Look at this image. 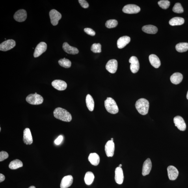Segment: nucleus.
Listing matches in <instances>:
<instances>
[{
	"instance_id": "1",
	"label": "nucleus",
	"mask_w": 188,
	"mask_h": 188,
	"mask_svg": "<svg viewBox=\"0 0 188 188\" xmlns=\"http://www.w3.org/2000/svg\"><path fill=\"white\" fill-rule=\"evenodd\" d=\"M54 116L58 119L66 122H70L72 120L71 114L66 110L61 107L56 108L53 112Z\"/></svg>"
},
{
	"instance_id": "2",
	"label": "nucleus",
	"mask_w": 188,
	"mask_h": 188,
	"mask_svg": "<svg viewBox=\"0 0 188 188\" xmlns=\"http://www.w3.org/2000/svg\"><path fill=\"white\" fill-rule=\"evenodd\" d=\"M135 106L136 109L140 114L142 115H146L148 112L149 101L145 99H140L136 101Z\"/></svg>"
},
{
	"instance_id": "3",
	"label": "nucleus",
	"mask_w": 188,
	"mask_h": 188,
	"mask_svg": "<svg viewBox=\"0 0 188 188\" xmlns=\"http://www.w3.org/2000/svg\"><path fill=\"white\" fill-rule=\"evenodd\" d=\"M105 106L107 111L110 113L114 114L118 113V106L115 101L111 97H107L105 101Z\"/></svg>"
},
{
	"instance_id": "4",
	"label": "nucleus",
	"mask_w": 188,
	"mask_h": 188,
	"mask_svg": "<svg viewBox=\"0 0 188 188\" xmlns=\"http://www.w3.org/2000/svg\"><path fill=\"white\" fill-rule=\"evenodd\" d=\"M26 101L30 104L39 105L42 104L44 99L41 96L35 93L34 94L29 95L26 98Z\"/></svg>"
},
{
	"instance_id": "5",
	"label": "nucleus",
	"mask_w": 188,
	"mask_h": 188,
	"mask_svg": "<svg viewBox=\"0 0 188 188\" xmlns=\"http://www.w3.org/2000/svg\"><path fill=\"white\" fill-rule=\"evenodd\" d=\"M49 17L51 19L52 24L55 26L58 24L59 21L61 19L62 16L57 10L53 9L51 10L49 13Z\"/></svg>"
},
{
	"instance_id": "6",
	"label": "nucleus",
	"mask_w": 188,
	"mask_h": 188,
	"mask_svg": "<svg viewBox=\"0 0 188 188\" xmlns=\"http://www.w3.org/2000/svg\"><path fill=\"white\" fill-rule=\"evenodd\" d=\"M16 45L15 41L13 40H8L1 43L0 44V50L3 51H6L12 49Z\"/></svg>"
},
{
	"instance_id": "7",
	"label": "nucleus",
	"mask_w": 188,
	"mask_h": 188,
	"mask_svg": "<svg viewBox=\"0 0 188 188\" xmlns=\"http://www.w3.org/2000/svg\"><path fill=\"white\" fill-rule=\"evenodd\" d=\"M140 10V7L134 4H128L125 5L122 10L123 12L129 14L137 13Z\"/></svg>"
},
{
	"instance_id": "8",
	"label": "nucleus",
	"mask_w": 188,
	"mask_h": 188,
	"mask_svg": "<svg viewBox=\"0 0 188 188\" xmlns=\"http://www.w3.org/2000/svg\"><path fill=\"white\" fill-rule=\"evenodd\" d=\"M47 45L46 43L44 42H40L38 44L35 49L34 54V58H37L45 52L46 50Z\"/></svg>"
},
{
	"instance_id": "9",
	"label": "nucleus",
	"mask_w": 188,
	"mask_h": 188,
	"mask_svg": "<svg viewBox=\"0 0 188 188\" xmlns=\"http://www.w3.org/2000/svg\"><path fill=\"white\" fill-rule=\"evenodd\" d=\"M174 122L175 126L178 127L179 130L184 131L186 129V124L183 118L181 116H178L175 117Z\"/></svg>"
},
{
	"instance_id": "10",
	"label": "nucleus",
	"mask_w": 188,
	"mask_h": 188,
	"mask_svg": "<svg viewBox=\"0 0 188 188\" xmlns=\"http://www.w3.org/2000/svg\"><path fill=\"white\" fill-rule=\"evenodd\" d=\"M129 62L131 64L130 70L133 73H137L139 69V63L137 58L135 56H132L129 59Z\"/></svg>"
},
{
	"instance_id": "11",
	"label": "nucleus",
	"mask_w": 188,
	"mask_h": 188,
	"mask_svg": "<svg viewBox=\"0 0 188 188\" xmlns=\"http://www.w3.org/2000/svg\"><path fill=\"white\" fill-rule=\"evenodd\" d=\"M115 151V144L111 140L108 141L105 146V151L108 157H113Z\"/></svg>"
},
{
	"instance_id": "12",
	"label": "nucleus",
	"mask_w": 188,
	"mask_h": 188,
	"mask_svg": "<svg viewBox=\"0 0 188 188\" xmlns=\"http://www.w3.org/2000/svg\"><path fill=\"white\" fill-rule=\"evenodd\" d=\"M118 63L115 59H112L109 60L106 65V68L108 71L111 73H114L116 72L117 70Z\"/></svg>"
},
{
	"instance_id": "13",
	"label": "nucleus",
	"mask_w": 188,
	"mask_h": 188,
	"mask_svg": "<svg viewBox=\"0 0 188 188\" xmlns=\"http://www.w3.org/2000/svg\"><path fill=\"white\" fill-rule=\"evenodd\" d=\"M27 18V13L25 10H19L15 13L14 18L18 22H22L26 20Z\"/></svg>"
},
{
	"instance_id": "14",
	"label": "nucleus",
	"mask_w": 188,
	"mask_h": 188,
	"mask_svg": "<svg viewBox=\"0 0 188 188\" xmlns=\"http://www.w3.org/2000/svg\"><path fill=\"white\" fill-rule=\"evenodd\" d=\"M169 178L170 180L174 181L178 178L179 172L178 169L174 166H170L167 168Z\"/></svg>"
},
{
	"instance_id": "15",
	"label": "nucleus",
	"mask_w": 188,
	"mask_h": 188,
	"mask_svg": "<svg viewBox=\"0 0 188 188\" xmlns=\"http://www.w3.org/2000/svg\"><path fill=\"white\" fill-rule=\"evenodd\" d=\"M124 175L121 168L118 167L115 170V179L116 182L118 184H121L124 180Z\"/></svg>"
},
{
	"instance_id": "16",
	"label": "nucleus",
	"mask_w": 188,
	"mask_h": 188,
	"mask_svg": "<svg viewBox=\"0 0 188 188\" xmlns=\"http://www.w3.org/2000/svg\"><path fill=\"white\" fill-rule=\"evenodd\" d=\"M53 87L59 91H63L66 89L67 84L65 82L61 80H55L52 82Z\"/></svg>"
},
{
	"instance_id": "17",
	"label": "nucleus",
	"mask_w": 188,
	"mask_h": 188,
	"mask_svg": "<svg viewBox=\"0 0 188 188\" xmlns=\"http://www.w3.org/2000/svg\"><path fill=\"white\" fill-rule=\"evenodd\" d=\"M23 141L26 145H31L33 142L31 131L28 128H25L23 131Z\"/></svg>"
},
{
	"instance_id": "18",
	"label": "nucleus",
	"mask_w": 188,
	"mask_h": 188,
	"mask_svg": "<svg viewBox=\"0 0 188 188\" xmlns=\"http://www.w3.org/2000/svg\"><path fill=\"white\" fill-rule=\"evenodd\" d=\"M152 168V163L150 159H147L144 162L142 168V175L145 176L150 174Z\"/></svg>"
},
{
	"instance_id": "19",
	"label": "nucleus",
	"mask_w": 188,
	"mask_h": 188,
	"mask_svg": "<svg viewBox=\"0 0 188 188\" xmlns=\"http://www.w3.org/2000/svg\"><path fill=\"white\" fill-rule=\"evenodd\" d=\"M73 178L72 176L68 175L64 177L62 179L60 187L61 188H67L72 185Z\"/></svg>"
},
{
	"instance_id": "20",
	"label": "nucleus",
	"mask_w": 188,
	"mask_h": 188,
	"mask_svg": "<svg viewBox=\"0 0 188 188\" xmlns=\"http://www.w3.org/2000/svg\"><path fill=\"white\" fill-rule=\"evenodd\" d=\"M62 48L66 52L70 55H75L79 53L78 49L70 46L67 43L65 42L63 44Z\"/></svg>"
},
{
	"instance_id": "21",
	"label": "nucleus",
	"mask_w": 188,
	"mask_h": 188,
	"mask_svg": "<svg viewBox=\"0 0 188 188\" xmlns=\"http://www.w3.org/2000/svg\"><path fill=\"white\" fill-rule=\"evenodd\" d=\"M130 38L128 36H124L118 39L117 41V45L118 48H124L127 44L130 42Z\"/></svg>"
},
{
	"instance_id": "22",
	"label": "nucleus",
	"mask_w": 188,
	"mask_h": 188,
	"mask_svg": "<svg viewBox=\"0 0 188 188\" xmlns=\"http://www.w3.org/2000/svg\"><path fill=\"white\" fill-rule=\"evenodd\" d=\"M149 61L151 65L154 68H157L161 65V61L156 55L152 54L149 56Z\"/></svg>"
},
{
	"instance_id": "23",
	"label": "nucleus",
	"mask_w": 188,
	"mask_h": 188,
	"mask_svg": "<svg viewBox=\"0 0 188 188\" xmlns=\"http://www.w3.org/2000/svg\"><path fill=\"white\" fill-rule=\"evenodd\" d=\"M88 161L92 165L97 166L100 163V158L99 155L96 153H91L88 157Z\"/></svg>"
},
{
	"instance_id": "24",
	"label": "nucleus",
	"mask_w": 188,
	"mask_h": 188,
	"mask_svg": "<svg viewBox=\"0 0 188 188\" xmlns=\"http://www.w3.org/2000/svg\"><path fill=\"white\" fill-rule=\"evenodd\" d=\"M172 83L175 84H178L181 82L183 79V76L179 73H175L173 74L170 77Z\"/></svg>"
},
{
	"instance_id": "25",
	"label": "nucleus",
	"mask_w": 188,
	"mask_h": 188,
	"mask_svg": "<svg viewBox=\"0 0 188 188\" xmlns=\"http://www.w3.org/2000/svg\"><path fill=\"white\" fill-rule=\"evenodd\" d=\"M142 29L145 33L149 34H155L158 31L157 28L152 25H145L142 27Z\"/></svg>"
},
{
	"instance_id": "26",
	"label": "nucleus",
	"mask_w": 188,
	"mask_h": 188,
	"mask_svg": "<svg viewBox=\"0 0 188 188\" xmlns=\"http://www.w3.org/2000/svg\"><path fill=\"white\" fill-rule=\"evenodd\" d=\"M86 106L90 111H94V103L92 97L89 94H88L86 96Z\"/></svg>"
},
{
	"instance_id": "27",
	"label": "nucleus",
	"mask_w": 188,
	"mask_h": 188,
	"mask_svg": "<svg viewBox=\"0 0 188 188\" xmlns=\"http://www.w3.org/2000/svg\"><path fill=\"white\" fill-rule=\"evenodd\" d=\"M94 178V175L92 172H88L86 173L84 177V181L86 185H91L93 182Z\"/></svg>"
},
{
	"instance_id": "28",
	"label": "nucleus",
	"mask_w": 188,
	"mask_h": 188,
	"mask_svg": "<svg viewBox=\"0 0 188 188\" xmlns=\"http://www.w3.org/2000/svg\"><path fill=\"white\" fill-rule=\"evenodd\" d=\"M184 23V19L178 17H175L171 19L169 21V24L172 26L181 25Z\"/></svg>"
},
{
	"instance_id": "29",
	"label": "nucleus",
	"mask_w": 188,
	"mask_h": 188,
	"mask_svg": "<svg viewBox=\"0 0 188 188\" xmlns=\"http://www.w3.org/2000/svg\"><path fill=\"white\" fill-rule=\"evenodd\" d=\"M23 163L20 160L16 159L10 162L9 167L11 169H16L23 166Z\"/></svg>"
},
{
	"instance_id": "30",
	"label": "nucleus",
	"mask_w": 188,
	"mask_h": 188,
	"mask_svg": "<svg viewBox=\"0 0 188 188\" xmlns=\"http://www.w3.org/2000/svg\"><path fill=\"white\" fill-rule=\"evenodd\" d=\"M176 50L179 52H184L188 50V43H181L177 44L176 46Z\"/></svg>"
},
{
	"instance_id": "31",
	"label": "nucleus",
	"mask_w": 188,
	"mask_h": 188,
	"mask_svg": "<svg viewBox=\"0 0 188 188\" xmlns=\"http://www.w3.org/2000/svg\"><path fill=\"white\" fill-rule=\"evenodd\" d=\"M58 63L60 66L63 67L68 68L70 67L72 63L70 60L64 58L59 60Z\"/></svg>"
},
{
	"instance_id": "32",
	"label": "nucleus",
	"mask_w": 188,
	"mask_h": 188,
	"mask_svg": "<svg viewBox=\"0 0 188 188\" xmlns=\"http://www.w3.org/2000/svg\"><path fill=\"white\" fill-rule=\"evenodd\" d=\"M118 25L117 21L116 20H110L107 21L105 24L106 26L108 28L116 27Z\"/></svg>"
},
{
	"instance_id": "33",
	"label": "nucleus",
	"mask_w": 188,
	"mask_h": 188,
	"mask_svg": "<svg viewBox=\"0 0 188 188\" xmlns=\"http://www.w3.org/2000/svg\"><path fill=\"white\" fill-rule=\"evenodd\" d=\"M160 7L163 9H167L170 5V2L167 0H162L158 2Z\"/></svg>"
},
{
	"instance_id": "34",
	"label": "nucleus",
	"mask_w": 188,
	"mask_h": 188,
	"mask_svg": "<svg viewBox=\"0 0 188 188\" xmlns=\"http://www.w3.org/2000/svg\"><path fill=\"white\" fill-rule=\"evenodd\" d=\"M173 11L177 13H181L184 12V9L181 4L179 3H176L172 8Z\"/></svg>"
},
{
	"instance_id": "35",
	"label": "nucleus",
	"mask_w": 188,
	"mask_h": 188,
	"mask_svg": "<svg viewBox=\"0 0 188 188\" xmlns=\"http://www.w3.org/2000/svg\"><path fill=\"white\" fill-rule=\"evenodd\" d=\"M101 45L100 43H94L92 45L91 49L95 53H100L101 51Z\"/></svg>"
},
{
	"instance_id": "36",
	"label": "nucleus",
	"mask_w": 188,
	"mask_h": 188,
	"mask_svg": "<svg viewBox=\"0 0 188 188\" xmlns=\"http://www.w3.org/2000/svg\"><path fill=\"white\" fill-rule=\"evenodd\" d=\"M8 154L5 151H2L0 152V161L1 162L7 159L8 157Z\"/></svg>"
},
{
	"instance_id": "37",
	"label": "nucleus",
	"mask_w": 188,
	"mask_h": 188,
	"mask_svg": "<svg viewBox=\"0 0 188 188\" xmlns=\"http://www.w3.org/2000/svg\"><path fill=\"white\" fill-rule=\"evenodd\" d=\"M84 31L90 36H94L96 34V32L94 30L90 28H85L84 29Z\"/></svg>"
},
{
	"instance_id": "38",
	"label": "nucleus",
	"mask_w": 188,
	"mask_h": 188,
	"mask_svg": "<svg viewBox=\"0 0 188 188\" xmlns=\"http://www.w3.org/2000/svg\"><path fill=\"white\" fill-rule=\"evenodd\" d=\"M79 1L82 7L86 8L89 7V4L85 0H79Z\"/></svg>"
},
{
	"instance_id": "39",
	"label": "nucleus",
	"mask_w": 188,
	"mask_h": 188,
	"mask_svg": "<svg viewBox=\"0 0 188 188\" xmlns=\"http://www.w3.org/2000/svg\"><path fill=\"white\" fill-rule=\"evenodd\" d=\"M63 139V137L61 135L59 136L55 141V143L56 145H59L61 143Z\"/></svg>"
},
{
	"instance_id": "40",
	"label": "nucleus",
	"mask_w": 188,
	"mask_h": 188,
	"mask_svg": "<svg viewBox=\"0 0 188 188\" xmlns=\"http://www.w3.org/2000/svg\"><path fill=\"white\" fill-rule=\"evenodd\" d=\"M5 177L3 174H0V182H3V181L5 180Z\"/></svg>"
},
{
	"instance_id": "41",
	"label": "nucleus",
	"mask_w": 188,
	"mask_h": 188,
	"mask_svg": "<svg viewBox=\"0 0 188 188\" xmlns=\"http://www.w3.org/2000/svg\"><path fill=\"white\" fill-rule=\"evenodd\" d=\"M29 188H36L35 187L32 186L30 187Z\"/></svg>"
},
{
	"instance_id": "42",
	"label": "nucleus",
	"mask_w": 188,
	"mask_h": 188,
	"mask_svg": "<svg viewBox=\"0 0 188 188\" xmlns=\"http://www.w3.org/2000/svg\"><path fill=\"white\" fill-rule=\"evenodd\" d=\"M187 98L188 100V91L187 92Z\"/></svg>"
},
{
	"instance_id": "43",
	"label": "nucleus",
	"mask_w": 188,
	"mask_h": 188,
	"mask_svg": "<svg viewBox=\"0 0 188 188\" xmlns=\"http://www.w3.org/2000/svg\"><path fill=\"white\" fill-rule=\"evenodd\" d=\"M122 165H121V164H120V165H119V167H122Z\"/></svg>"
},
{
	"instance_id": "44",
	"label": "nucleus",
	"mask_w": 188,
	"mask_h": 188,
	"mask_svg": "<svg viewBox=\"0 0 188 188\" xmlns=\"http://www.w3.org/2000/svg\"><path fill=\"white\" fill-rule=\"evenodd\" d=\"M111 140V141L113 142V141H114L113 138H112Z\"/></svg>"
}]
</instances>
